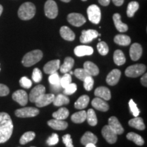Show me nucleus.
<instances>
[{
    "label": "nucleus",
    "mask_w": 147,
    "mask_h": 147,
    "mask_svg": "<svg viewBox=\"0 0 147 147\" xmlns=\"http://www.w3.org/2000/svg\"><path fill=\"white\" fill-rule=\"evenodd\" d=\"M84 69L87 71L89 76H95L99 74L100 69L98 67L91 61H86L84 63Z\"/></svg>",
    "instance_id": "nucleus-23"
},
{
    "label": "nucleus",
    "mask_w": 147,
    "mask_h": 147,
    "mask_svg": "<svg viewBox=\"0 0 147 147\" xmlns=\"http://www.w3.org/2000/svg\"><path fill=\"white\" fill-rule=\"evenodd\" d=\"M31 147H35V146H31Z\"/></svg>",
    "instance_id": "nucleus-57"
},
{
    "label": "nucleus",
    "mask_w": 147,
    "mask_h": 147,
    "mask_svg": "<svg viewBox=\"0 0 147 147\" xmlns=\"http://www.w3.org/2000/svg\"><path fill=\"white\" fill-rule=\"evenodd\" d=\"M97 50H98L99 53L101 55H106L108 53L109 49H108V46L105 42H100L97 44Z\"/></svg>",
    "instance_id": "nucleus-39"
},
{
    "label": "nucleus",
    "mask_w": 147,
    "mask_h": 147,
    "mask_svg": "<svg viewBox=\"0 0 147 147\" xmlns=\"http://www.w3.org/2000/svg\"><path fill=\"white\" fill-rule=\"evenodd\" d=\"M2 12H3V6L0 4V16H1V14H2Z\"/></svg>",
    "instance_id": "nucleus-54"
},
{
    "label": "nucleus",
    "mask_w": 147,
    "mask_h": 147,
    "mask_svg": "<svg viewBox=\"0 0 147 147\" xmlns=\"http://www.w3.org/2000/svg\"><path fill=\"white\" fill-rule=\"evenodd\" d=\"M91 105L97 110L102 112H106L109 109V105L106 101L100 97H95L91 102Z\"/></svg>",
    "instance_id": "nucleus-18"
},
{
    "label": "nucleus",
    "mask_w": 147,
    "mask_h": 147,
    "mask_svg": "<svg viewBox=\"0 0 147 147\" xmlns=\"http://www.w3.org/2000/svg\"><path fill=\"white\" fill-rule=\"evenodd\" d=\"M95 95L97 97H100L103 100H110L111 98V93L109 89L106 87H97L95 90Z\"/></svg>",
    "instance_id": "nucleus-21"
},
{
    "label": "nucleus",
    "mask_w": 147,
    "mask_h": 147,
    "mask_svg": "<svg viewBox=\"0 0 147 147\" xmlns=\"http://www.w3.org/2000/svg\"><path fill=\"white\" fill-rule=\"evenodd\" d=\"M46 91L45 87L42 84H38L30 92V94L29 95V99L31 102H34L38 100L42 95L45 94Z\"/></svg>",
    "instance_id": "nucleus-13"
},
{
    "label": "nucleus",
    "mask_w": 147,
    "mask_h": 147,
    "mask_svg": "<svg viewBox=\"0 0 147 147\" xmlns=\"http://www.w3.org/2000/svg\"><path fill=\"white\" fill-rule=\"evenodd\" d=\"M147 74L145 73L144 75L143 76L142 78H141V83H142V84L143 86H144V87H146L147 86Z\"/></svg>",
    "instance_id": "nucleus-50"
},
{
    "label": "nucleus",
    "mask_w": 147,
    "mask_h": 147,
    "mask_svg": "<svg viewBox=\"0 0 147 147\" xmlns=\"http://www.w3.org/2000/svg\"><path fill=\"white\" fill-rule=\"evenodd\" d=\"M0 70H1V69H0Z\"/></svg>",
    "instance_id": "nucleus-58"
},
{
    "label": "nucleus",
    "mask_w": 147,
    "mask_h": 147,
    "mask_svg": "<svg viewBox=\"0 0 147 147\" xmlns=\"http://www.w3.org/2000/svg\"><path fill=\"white\" fill-rule=\"evenodd\" d=\"M61 1H63V2H65V3H68L69 1H71V0H61Z\"/></svg>",
    "instance_id": "nucleus-55"
},
{
    "label": "nucleus",
    "mask_w": 147,
    "mask_h": 147,
    "mask_svg": "<svg viewBox=\"0 0 147 147\" xmlns=\"http://www.w3.org/2000/svg\"><path fill=\"white\" fill-rule=\"evenodd\" d=\"M60 78H61L59 77V75L57 72L50 74V76L49 77V81L51 85L53 86V89H57V88L59 89L61 87Z\"/></svg>",
    "instance_id": "nucleus-35"
},
{
    "label": "nucleus",
    "mask_w": 147,
    "mask_h": 147,
    "mask_svg": "<svg viewBox=\"0 0 147 147\" xmlns=\"http://www.w3.org/2000/svg\"><path fill=\"white\" fill-rule=\"evenodd\" d=\"M99 36H100V34H99V33L94 29L83 30L82 32L81 36H80V41L83 44L89 43Z\"/></svg>",
    "instance_id": "nucleus-10"
},
{
    "label": "nucleus",
    "mask_w": 147,
    "mask_h": 147,
    "mask_svg": "<svg viewBox=\"0 0 147 147\" xmlns=\"http://www.w3.org/2000/svg\"><path fill=\"white\" fill-rule=\"evenodd\" d=\"M82 1H87V0H82Z\"/></svg>",
    "instance_id": "nucleus-56"
},
{
    "label": "nucleus",
    "mask_w": 147,
    "mask_h": 147,
    "mask_svg": "<svg viewBox=\"0 0 147 147\" xmlns=\"http://www.w3.org/2000/svg\"><path fill=\"white\" fill-rule=\"evenodd\" d=\"M74 74L75 75V76H76L77 78L82 80V81H84V79L87 78L88 76H89L87 71L84 70V69L81 68H78L75 69L74 71Z\"/></svg>",
    "instance_id": "nucleus-41"
},
{
    "label": "nucleus",
    "mask_w": 147,
    "mask_h": 147,
    "mask_svg": "<svg viewBox=\"0 0 147 147\" xmlns=\"http://www.w3.org/2000/svg\"><path fill=\"white\" fill-rule=\"evenodd\" d=\"M59 142V136L57 134H53L47 140L49 146H54Z\"/></svg>",
    "instance_id": "nucleus-47"
},
{
    "label": "nucleus",
    "mask_w": 147,
    "mask_h": 147,
    "mask_svg": "<svg viewBox=\"0 0 147 147\" xmlns=\"http://www.w3.org/2000/svg\"><path fill=\"white\" fill-rule=\"evenodd\" d=\"M129 125L132 127L138 130H144L145 129V125L143 119L141 117H135L129 121Z\"/></svg>",
    "instance_id": "nucleus-29"
},
{
    "label": "nucleus",
    "mask_w": 147,
    "mask_h": 147,
    "mask_svg": "<svg viewBox=\"0 0 147 147\" xmlns=\"http://www.w3.org/2000/svg\"><path fill=\"white\" fill-rule=\"evenodd\" d=\"M43 53L40 50H34L27 53L22 59V63L25 67H31L38 63L42 59Z\"/></svg>",
    "instance_id": "nucleus-3"
},
{
    "label": "nucleus",
    "mask_w": 147,
    "mask_h": 147,
    "mask_svg": "<svg viewBox=\"0 0 147 147\" xmlns=\"http://www.w3.org/2000/svg\"><path fill=\"white\" fill-rule=\"evenodd\" d=\"M102 134L104 139L109 144H115L117 140V134L108 125L104 126L102 130Z\"/></svg>",
    "instance_id": "nucleus-8"
},
{
    "label": "nucleus",
    "mask_w": 147,
    "mask_h": 147,
    "mask_svg": "<svg viewBox=\"0 0 147 147\" xmlns=\"http://www.w3.org/2000/svg\"><path fill=\"white\" fill-rule=\"evenodd\" d=\"M80 142L84 146H85V145L88 144H95L97 142V138L92 132L87 131L82 136L81 139H80Z\"/></svg>",
    "instance_id": "nucleus-22"
},
{
    "label": "nucleus",
    "mask_w": 147,
    "mask_h": 147,
    "mask_svg": "<svg viewBox=\"0 0 147 147\" xmlns=\"http://www.w3.org/2000/svg\"><path fill=\"white\" fill-rule=\"evenodd\" d=\"M13 128L10 116L6 113H0V144L7 142L10 138Z\"/></svg>",
    "instance_id": "nucleus-1"
},
{
    "label": "nucleus",
    "mask_w": 147,
    "mask_h": 147,
    "mask_svg": "<svg viewBox=\"0 0 147 147\" xmlns=\"http://www.w3.org/2000/svg\"><path fill=\"white\" fill-rule=\"evenodd\" d=\"M84 88L87 91H91L94 85V80L92 78L91 76H88L87 78L84 80Z\"/></svg>",
    "instance_id": "nucleus-42"
},
{
    "label": "nucleus",
    "mask_w": 147,
    "mask_h": 147,
    "mask_svg": "<svg viewBox=\"0 0 147 147\" xmlns=\"http://www.w3.org/2000/svg\"><path fill=\"white\" fill-rule=\"evenodd\" d=\"M60 67V60L55 59L49 61L44 66V71L47 74H51L59 69Z\"/></svg>",
    "instance_id": "nucleus-14"
},
{
    "label": "nucleus",
    "mask_w": 147,
    "mask_h": 147,
    "mask_svg": "<svg viewBox=\"0 0 147 147\" xmlns=\"http://www.w3.org/2000/svg\"><path fill=\"white\" fill-rule=\"evenodd\" d=\"M60 35L64 40L67 41H73L75 39V34L67 26L61 27Z\"/></svg>",
    "instance_id": "nucleus-25"
},
{
    "label": "nucleus",
    "mask_w": 147,
    "mask_h": 147,
    "mask_svg": "<svg viewBox=\"0 0 147 147\" xmlns=\"http://www.w3.org/2000/svg\"><path fill=\"white\" fill-rule=\"evenodd\" d=\"M87 15L91 23L98 24L101 20V10L97 5L93 4L87 8Z\"/></svg>",
    "instance_id": "nucleus-5"
},
{
    "label": "nucleus",
    "mask_w": 147,
    "mask_h": 147,
    "mask_svg": "<svg viewBox=\"0 0 147 147\" xmlns=\"http://www.w3.org/2000/svg\"><path fill=\"white\" fill-rule=\"evenodd\" d=\"M139 9V3L137 1H131L127 5V15L129 17H132Z\"/></svg>",
    "instance_id": "nucleus-36"
},
{
    "label": "nucleus",
    "mask_w": 147,
    "mask_h": 147,
    "mask_svg": "<svg viewBox=\"0 0 147 147\" xmlns=\"http://www.w3.org/2000/svg\"><path fill=\"white\" fill-rule=\"evenodd\" d=\"M69 103V99L67 95L64 94H59L55 97L53 104L55 106H61L65 104H68Z\"/></svg>",
    "instance_id": "nucleus-33"
},
{
    "label": "nucleus",
    "mask_w": 147,
    "mask_h": 147,
    "mask_svg": "<svg viewBox=\"0 0 147 147\" xmlns=\"http://www.w3.org/2000/svg\"><path fill=\"white\" fill-rule=\"evenodd\" d=\"M121 72L118 69H115L108 74L106 77V82L110 86L116 85L119 81Z\"/></svg>",
    "instance_id": "nucleus-15"
},
{
    "label": "nucleus",
    "mask_w": 147,
    "mask_h": 147,
    "mask_svg": "<svg viewBox=\"0 0 147 147\" xmlns=\"http://www.w3.org/2000/svg\"><path fill=\"white\" fill-rule=\"evenodd\" d=\"M127 138L129 140L134 142L136 144L138 145V146H142L144 144V140L142 136L138 135V134L134 133V132H129V133L127 134Z\"/></svg>",
    "instance_id": "nucleus-32"
},
{
    "label": "nucleus",
    "mask_w": 147,
    "mask_h": 147,
    "mask_svg": "<svg viewBox=\"0 0 147 147\" xmlns=\"http://www.w3.org/2000/svg\"><path fill=\"white\" fill-rule=\"evenodd\" d=\"M71 82V75L68 73L64 74L63 77L60 78V85L63 89L67 87L69 84Z\"/></svg>",
    "instance_id": "nucleus-40"
},
{
    "label": "nucleus",
    "mask_w": 147,
    "mask_h": 147,
    "mask_svg": "<svg viewBox=\"0 0 147 147\" xmlns=\"http://www.w3.org/2000/svg\"><path fill=\"white\" fill-rule=\"evenodd\" d=\"M10 93L9 88L3 84H0V97L6 96Z\"/></svg>",
    "instance_id": "nucleus-49"
},
{
    "label": "nucleus",
    "mask_w": 147,
    "mask_h": 147,
    "mask_svg": "<svg viewBox=\"0 0 147 147\" xmlns=\"http://www.w3.org/2000/svg\"><path fill=\"white\" fill-rule=\"evenodd\" d=\"M114 62L116 65H122L125 63L126 59L125 57L124 53L121 50H117L115 51L113 55Z\"/></svg>",
    "instance_id": "nucleus-30"
},
{
    "label": "nucleus",
    "mask_w": 147,
    "mask_h": 147,
    "mask_svg": "<svg viewBox=\"0 0 147 147\" xmlns=\"http://www.w3.org/2000/svg\"><path fill=\"white\" fill-rule=\"evenodd\" d=\"M77 90V85L75 83H71L69 84L67 87L64 88L63 94L65 95H72Z\"/></svg>",
    "instance_id": "nucleus-43"
},
{
    "label": "nucleus",
    "mask_w": 147,
    "mask_h": 147,
    "mask_svg": "<svg viewBox=\"0 0 147 147\" xmlns=\"http://www.w3.org/2000/svg\"><path fill=\"white\" fill-rule=\"evenodd\" d=\"M86 118H87V113L84 110H81L73 114L71 119L72 122L75 123H82L86 120Z\"/></svg>",
    "instance_id": "nucleus-31"
},
{
    "label": "nucleus",
    "mask_w": 147,
    "mask_h": 147,
    "mask_svg": "<svg viewBox=\"0 0 147 147\" xmlns=\"http://www.w3.org/2000/svg\"><path fill=\"white\" fill-rule=\"evenodd\" d=\"M45 15L49 18L53 19L58 15V7L57 3L53 0H48L45 5Z\"/></svg>",
    "instance_id": "nucleus-6"
},
{
    "label": "nucleus",
    "mask_w": 147,
    "mask_h": 147,
    "mask_svg": "<svg viewBox=\"0 0 147 147\" xmlns=\"http://www.w3.org/2000/svg\"><path fill=\"white\" fill-rule=\"evenodd\" d=\"M89 102V97L88 95H84L80 96L79 98L77 100V101L75 102L74 104V107L76 109L79 110H82L84 109L87 106H88Z\"/></svg>",
    "instance_id": "nucleus-27"
},
{
    "label": "nucleus",
    "mask_w": 147,
    "mask_h": 147,
    "mask_svg": "<svg viewBox=\"0 0 147 147\" xmlns=\"http://www.w3.org/2000/svg\"><path fill=\"white\" fill-rule=\"evenodd\" d=\"M12 99L21 106H25L28 102L29 97L26 91L18 90L12 94Z\"/></svg>",
    "instance_id": "nucleus-12"
},
{
    "label": "nucleus",
    "mask_w": 147,
    "mask_h": 147,
    "mask_svg": "<svg viewBox=\"0 0 147 147\" xmlns=\"http://www.w3.org/2000/svg\"><path fill=\"white\" fill-rule=\"evenodd\" d=\"M32 79L35 82H40L42 79V74L38 68H35L33 71Z\"/></svg>",
    "instance_id": "nucleus-46"
},
{
    "label": "nucleus",
    "mask_w": 147,
    "mask_h": 147,
    "mask_svg": "<svg viewBox=\"0 0 147 147\" xmlns=\"http://www.w3.org/2000/svg\"><path fill=\"white\" fill-rule=\"evenodd\" d=\"M36 137V134L34 131H27L22 136L21 138H20L19 142L21 144H25L33 140Z\"/></svg>",
    "instance_id": "nucleus-38"
},
{
    "label": "nucleus",
    "mask_w": 147,
    "mask_h": 147,
    "mask_svg": "<svg viewBox=\"0 0 147 147\" xmlns=\"http://www.w3.org/2000/svg\"><path fill=\"white\" fill-rule=\"evenodd\" d=\"M62 140L66 147H74L72 140H71V136L69 134H65L62 137Z\"/></svg>",
    "instance_id": "nucleus-48"
},
{
    "label": "nucleus",
    "mask_w": 147,
    "mask_h": 147,
    "mask_svg": "<svg viewBox=\"0 0 147 147\" xmlns=\"http://www.w3.org/2000/svg\"><path fill=\"white\" fill-rule=\"evenodd\" d=\"M146 67L143 64H135L130 65L126 69L125 74L127 77L130 78H136L141 75L144 74L146 71Z\"/></svg>",
    "instance_id": "nucleus-4"
},
{
    "label": "nucleus",
    "mask_w": 147,
    "mask_h": 147,
    "mask_svg": "<svg viewBox=\"0 0 147 147\" xmlns=\"http://www.w3.org/2000/svg\"><path fill=\"white\" fill-rule=\"evenodd\" d=\"M108 125L117 135H121L124 132V129L119 122L118 119L115 117H111L108 119Z\"/></svg>",
    "instance_id": "nucleus-16"
},
{
    "label": "nucleus",
    "mask_w": 147,
    "mask_h": 147,
    "mask_svg": "<svg viewBox=\"0 0 147 147\" xmlns=\"http://www.w3.org/2000/svg\"><path fill=\"white\" fill-rule=\"evenodd\" d=\"M113 21L115 27L119 32H125L128 30V26L123 23L121 20V15L119 13H115L113 15Z\"/></svg>",
    "instance_id": "nucleus-24"
},
{
    "label": "nucleus",
    "mask_w": 147,
    "mask_h": 147,
    "mask_svg": "<svg viewBox=\"0 0 147 147\" xmlns=\"http://www.w3.org/2000/svg\"><path fill=\"white\" fill-rule=\"evenodd\" d=\"M20 85L25 89H29L32 86V82L26 76H23L19 80Z\"/></svg>",
    "instance_id": "nucleus-44"
},
{
    "label": "nucleus",
    "mask_w": 147,
    "mask_h": 147,
    "mask_svg": "<svg viewBox=\"0 0 147 147\" xmlns=\"http://www.w3.org/2000/svg\"><path fill=\"white\" fill-rule=\"evenodd\" d=\"M85 147H96V146L94 144H88L85 145Z\"/></svg>",
    "instance_id": "nucleus-53"
},
{
    "label": "nucleus",
    "mask_w": 147,
    "mask_h": 147,
    "mask_svg": "<svg viewBox=\"0 0 147 147\" xmlns=\"http://www.w3.org/2000/svg\"><path fill=\"white\" fill-rule=\"evenodd\" d=\"M36 6L32 2H25L20 6L18 10V17L23 21L32 19L36 14Z\"/></svg>",
    "instance_id": "nucleus-2"
},
{
    "label": "nucleus",
    "mask_w": 147,
    "mask_h": 147,
    "mask_svg": "<svg viewBox=\"0 0 147 147\" xmlns=\"http://www.w3.org/2000/svg\"><path fill=\"white\" fill-rule=\"evenodd\" d=\"M48 125L55 130H64L68 127V124L66 121L58 119H51L48 121Z\"/></svg>",
    "instance_id": "nucleus-20"
},
{
    "label": "nucleus",
    "mask_w": 147,
    "mask_h": 147,
    "mask_svg": "<svg viewBox=\"0 0 147 147\" xmlns=\"http://www.w3.org/2000/svg\"><path fill=\"white\" fill-rule=\"evenodd\" d=\"M88 123L91 126H95L97 123V119L96 114L93 109H89L87 113V118Z\"/></svg>",
    "instance_id": "nucleus-37"
},
{
    "label": "nucleus",
    "mask_w": 147,
    "mask_h": 147,
    "mask_svg": "<svg viewBox=\"0 0 147 147\" xmlns=\"http://www.w3.org/2000/svg\"><path fill=\"white\" fill-rule=\"evenodd\" d=\"M74 53L77 57H83L91 55L93 53V49L89 46H78L74 49Z\"/></svg>",
    "instance_id": "nucleus-19"
},
{
    "label": "nucleus",
    "mask_w": 147,
    "mask_h": 147,
    "mask_svg": "<svg viewBox=\"0 0 147 147\" xmlns=\"http://www.w3.org/2000/svg\"><path fill=\"white\" fill-rule=\"evenodd\" d=\"M114 42L120 46H128L131 43V38L126 35L119 34L115 37Z\"/></svg>",
    "instance_id": "nucleus-28"
},
{
    "label": "nucleus",
    "mask_w": 147,
    "mask_h": 147,
    "mask_svg": "<svg viewBox=\"0 0 147 147\" xmlns=\"http://www.w3.org/2000/svg\"><path fill=\"white\" fill-rule=\"evenodd\" d=\"M129 106L130 110H131L132 115L135 117H138L140 114V110L138 108L136 104L134 102L133 100H130L129 102Z\"/></svg>",
    "instance_id": "nucleus-45"
},
{
    "label": "nucleus",
    "mask_w": 147,
    "mask_h": 147,
    "mask_svg": "<svg viewBox=\"0 0 147 147\" xmlns=\"http://www.w3.org/2000/svg\"><path fill=\"white\" fill-rule=\"evenodd\" d=\"M69 110L66 108H61L57 111L53 113V118L58 120H64L67 119L69 116Z\"/></svg>",
    "instance_id": "nucleus-34"
},
{
    "label": "nucleus",
    "mask_w": 147,
    "mask_h": 147,
    "mask_svg": "<svg viewBox=\"0 0 147 147\" xmlns=\"http://www.w3.org/2000/svg\"><path fill=\"white\" fill-rule=\"evenodd\" d=\"M39 113V110L36 108L25 107L16 110L15 111V115L19 118H29V117H36Z\"/></svg>",
    "instance_id": "nucleus-7"
},
{
    "label": "nucleus",
    "mask_w": 147,
    "mask_h": 147,
    "mask_svg": "<svg viewBox=\"0 0 147 147\" xmlns=\"http://www.w3.org/2000/svg\"><path fill=\"white\" fill-rule=\"evenodd\" d=\"M100 4H101L103 6H107L109 5L110 2V0H98Z\"/></svg>",
    "instance_id": "nucleus-51"
},
{
    "label": "nucleus",
    "mask_w": 147,
    "mask_h": 147,
    "mask_svg": "<svg viewBox=\"0 0 147 147\" xmlns=\"http://www.w3.org/2000/svg\"><path fill=\"white\" fill-rule=\"evenodd\" d=\"M114 4L117 6H121L124 3V0H112Z\"/></svg>",
    "instance_id": "nucleus-52"
},
{
    "label": "nucleus",
    "mask_w": 147,
    "mask_h": 147,
    "mask_svg": "<svg viewBox=\"0 0 147 147\" xmlns=\"http://www.w3.org/2000/svg\"><path fill=\"white\" fill-rule=\"evenodd\" d=\"M67 21L71 25L75 27H80L86 23L84 16L79 13H70L68 14Z\"/></svg>",
    "instance_id": "nucleus-9"
},
{
    "label": "nucleus",
    "mask_w": 147,
    "mask_h": 147,
    "mask_svg": "<svg viewBox=\"0 0 147 147\" xmlns=\"http://www.w3.org/2000/svg\"><path fill=\"white\" fill-rule=\"evenodd\" d=\"M142 54V48L138 43H134L129 49V55L131 60L138 61L141 57Z\"/></svg>",
    "instance_id": "nucleus-17"
},
{
    "label": "nucleus",
    "mask_w": 147,
    "mask_h": 147,
    "mask_svg": "<svg viewBox=\"0 0 147 147\" xmlns=\"http://www.w3.org/2000/svg\"><path fill=\"white\" fill-rule=\"evenodd\" d=\"M74 65V60L70 57H67L65 59L63 65L60 66V71L62 74L69 72Z\"/></svg>",
    "instance_id": "nucleus-26"
},
{
    "label": "nucleus",
    "mask_w": 147,
    "mask_h": 147,
    "mask_svg": "<svg viewBox=\"0 0 147 147\" xmlns=\"http://www.w3.org/2000/svg\"><path fill=\"white\" fill-rule=\"evenodd\" d=\"M55 97V95L53 94V93H48V94L45 93V94L42 95L35 102V104H36L37 107H45V106H47L51 104V103H53Z\"/></svg>",
    "instance_id": "nucleus-11"
}]
</instances>
